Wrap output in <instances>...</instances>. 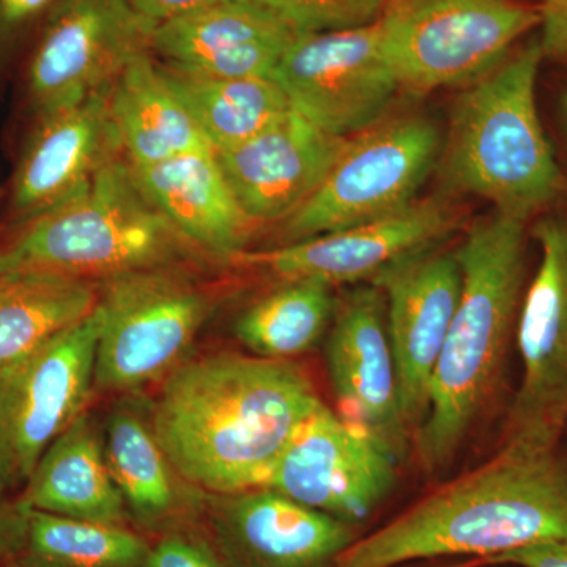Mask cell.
I'll list each match as a JSON object with an SVG mask.
<instances>
[{
	"label": "cell",
	"instance_id": "9",
	"mask_svg": "<svg viewBox=\"0 0 567 567\" xmlns=\"http://www.w3.org/2000/svg\"><path fill=\"white\" fill-rule=\"evenodd\" d=\"M99 308L0 371V486H24L93 391Z\"/></svg>",
	"mask_w": 567,
	"mask_h": 567
},
{
	"label": "cell",
	"instance_id": "3",
	"mask_svg": "<svg viewBox=\"0 0 567 567\" xmlns=\"http://www.w3.org/2000/svg\"><path fill=\"white\" fill-rule=\"evenodd\" d=\"M527 224L494 210L454 249L461 298L413 439L425 473L450 466L496 393L524 297Z\"/></svg>",
	"mask_w": 567,
	"mask_h": 567
},
{
	"label": "cell",
	"instance_id": "14",
	"mask_svg": "<svg viewBox=\"0 0 567 567\" xmlns=\"http://www.w3.org/2000/svg\"><path fill=\"white\" fill-rule=\"evenodd\" d=\"M324 360L341 406L339 415L402 464L412 450L413 434L402 413L385 298L374 284L353 286L338 301Z\"/></svg>",
	"mask_w": 567,
	"mask_h": 567
},
{
	"label": "cell",
	"instance_id": "16",
	"mask_svg": "<svg viewBox=\"0 0 567 567\" xmlns=\"http://www.w3.org/2000/svg\"><path fill=\"white\" fill-rule=\"evenodd\" d=\"M371 284L385 298L402 413L415 439L427 412L432 377L461 298V265L456 252L435 246L391 265Z\"/></svg>",
	"mask_w": 567,
	"mask_h": 567
},
{
	"label": "cell",
	"instance_id": "18",
	"mask_svg": "<svg viewBox=\"0 0 567 567\" xmlns=\"http://www.w3.org/2000/svg\"><path fill=\"white\" fill-rule=\"evenodd\" d=\"M347 141L292 111L267 132L216 156L246 218L254 226L281 224L315 196Z\"/></svg>",
	"mask_w": 567,
	"mask_h": 567
},
{
	"label": "cell",
	"instance_id": "7",
	"mask_svg": "<svg viewBox=\"0 0 567 567\" xmlns=\"http://www.w3.org/2000/svg\"><path fill=\"white\" fill-rule=\"evenodd\" d=\"M379 22L401 89L427 93L494 70L540 11L518 0H390Z\"/></svg>",
	"mask_w": 567,
	"mask_h": 567
},
{
	"label": "cell",
	"instance_id": "10",
	"mask_svg": "<svg viewBox=\"0 0 567 567\" xmlns=\"http://www.w3.org/2000/svg\"><path fill=\"white\" fill-rule=\"evenodd\" d=\"M533 237L540 259L518 308L522 380L502 445L548 451L567 427V216H544Z\"/></svg>",
	"mask_w": 567,
	"mask_h": 567
},
{
	"label": "cell",
	"instance_id": "22",
	"mask_svg": "<svg viewBox=\"0 0 567 567\" xmlns=\"http://www.w3.org/2000/svg\"><path fill=\"white\" fill-rule=\"evenodd\" d=\"M17 506L78 520L122 524L126 505L87 413L48 447L22 486Z\"/></svg>",
	"mask_w": 567,
	"mask_h": 567
},
{
	"label": "cell",
	"instance_id": "27",
	"mask_svg": "<svg viewBox=\"0 0 567 567\" xmlns=\"http://www.w3.org/2000/svg\"><path fill=\"white\" fill-rule=\"evenodd\" d=\"M111 475L126 506L137 516L159 518L177 505V473L153 432L151 417L133 405L111 413L104 439Z\"/></svg>",
	"mask_w": 567,
	"mask_h": 567
},
{
	"label": "cell",
	"instance_id": "37",
	"mask_svg": "<svg viewBox=\"0 0 567 567\" xmlns=\"http://www.w3.org/2000/svg\"><path fill=\"white\" fill-rule=\"evenodd\" d=\"M24 567H54V566H41V565H35V563H31V565L24 566Z\"/></svg>",
	"mask_w": 567,
	"mask_h": 567
},
{
	"label": "cell",
	"instance_id": "24",
	"mask_svg": "<svg viewBox=\"0 0 567 567\" xmlns=\"http://www.w3.org/2000/svg\"><path fill=\"white\" fill-rule=\"evenodd\" d=\"M99 282L40 270L0 271V371L91 315Z\"/></svg>",
	"mask_w": 567,
	"mask_h": 567
},
{
	"label": "cell",
	"instance_id": "34",
	"mask_svg": "<svg viewBox=\"0 0 567 567\" xmlns=\"http://www.w3.org/2000/svg\"><path fill=\"white\" fill-rule=\"evenodd\" d=\"M128 2L145 20L159 25L223 0H128Z\"/></svg>",
	"mask_w": 567,
	"mask_h": 567
},
{
	"label": "cell",
	"instance_id": "25",
	"mask_svg": "<svg viewBox=\"0 0 567 567\" xmlns=\"http://www.w3.org/2000/svg\"><path fill=\"white\" fill-rule=\"evenodd\" d=\"M163 69L215 152L233 151L293 111L274 78L200 76Z\"/></svg>",
	"mask_w": 567,
	"mask_h": 567
},
{
	"label": "cell",
	"instance_id": "21",
	"mask_svg": "<svg viewBox=\"0 0 567 567\" xmlns=\"http://www.w3.org/2000/svg\"><path fill=\"white\" fill-rule=\"evenodd\" d=\"M134 173L148 199L212 260L233 264L246 251L254 224L235 200L213 148L134 167Z\"/></svg>",
	"mask_w": 567,
	"mask_h": 567
},
{
	"label": "cell",
	"instance_id": "11",
	"mask_svg": "<svg viewBox=\"0 0 567 567\" xmlns=\"http://www.w3.org/2000/svg\"><path fill=\"white\" fill-rule=\"evenodd\" d=\"M274 80L297 114L344 140L382 121L401 91L383 51L379 21L301 33L282 55Z\"/></svg>",
	"mask_w": 567,
	"mask_h": 567
},
{
	"label": "cell",
	"instance_id": "38",
	"mask_svg": "<svg viewBox=\"0 0 567 567\" xmlns=\"http://www.w3.org/2000/svg\"><path fill=\"white\" fill-rule=\"evenodd\" d=\"M461 567H475V566H473V565H468V566H461Z\"/></svg>",
	"mask_w": 567,
	"mask_h": 567
},
{
	"label": "cell",
	"instance_id": "15",
	"mask_svg": "<svg viewBox=\"0 0 567 567\" xmlns=\"http://www.w3.org/2000/svg\"><path fill=\"white\" fill-rule=\"evenodd\" d=\"M457 216L439 197L374 221L358 224L264 251L238 254L234 265L257 268L282 281L312 279L331 287L371 284L385 268L440 246L456 227Z\"/></svg>",
	"mask_w": 567,
	"mask_h": 567
},
{
	"label": "cell",
	"instance_id": "2",
	"mask_svg": "<svg viewBox=\"0 0 567 567\" xmlns=\"http://www.w3.org/2000/svg\"><path fill=\"white\" fill-rule=\"evenodd\" d=\"M567 537V464L557 450L502 445L382 528L354 539L334 567H398L440 557L486 561Z\"/></svg>",
	"mask_w": 567,
	"mask_h": 567
},
{
	"label": "cell",
	"instance_id": "17",
	"mask_svg": "<svg viewBox=\"0 0 567 567\" xmlns=\"http://www.w3.org/2000/svg\"><path fill=\"white\" fill-rule=\"evenodd\" d=\"M300 29L257 0H223L156 25L152 54L167 69L215 78H274Z\"/></svg>",
	"mask_w": 567,
	"mask_h": 567
},
{
	"label": "cell",
	"instance_id": "36",
	"mask_svg": "<svg viewBox=\"0 0 567 567\" xmlns=\"http://www.w3.org/2000/svg\"><path fill=\"white\" fill-rule=\"evenodd\" d=\"M559 114H561L563 128H565L567 137V89L559 99Z\"/></svg>",
	"mask_w": 567,
	"mask_h": 567
},
{
	"label": "cell",
	"instance_id": "39",
	"mask_svg": "<svg viewBox=\"0 0 567 567\" xmlns=\"http://www.w3.org/2000/svg\"><path fill=\"white\" fill-rule=\"evenodd\" d=\"M540 2H543V3H544V2H547V0H540Z\"/></svg>",
	"mask_w": 567,
	"mask_h": 567
},
{
	"label": "cell",
	"instance_id": "32",
	"mask_svg": "<svg viewBox=\"0 0 567 567\" xmlns=\"http://www.w3.org/2000/svg\"><path fill=\"white\" fill-rule=\"evenodd\" d=\"M59 0H0V44L10 43L29 25L47 18Z\"/></svg>",
	"mask_w": 567,
	"mask_h": 567
},
{
	"label": "cell",
	"instance_id": "23",
	"mask_svg": "<svg viewBox=\"0 0 567 567\" xmlns=\"http://www.w3.org/2000/svg\"><path fill=\"white\" fill-rule=\"evenodd\" d=\"M110 111L134 167L212 148L152 52L137 55L112 84Z\"/></svg>",
	"mask_w": 567,
	"mask_h": 567
},
{
	"label": "cell",
	"instance_id": "29",
	"mask_svg": "<svg viewBox=\"0 0 567 567\" xmlns=\"http://www.w3.org/2000/svg\"><path fill=\"white\" fill-rule=\"evenodd\" d=\"M301 32L344 31L382 18L390 0H257Z\"/></svg>",
	"mask_w": 567,
	"mask_h": 567
},
{
	"label": "cell",
	"instance_id": "6",
	"mask_svg": "<svg viewBox=\"0 0 567 567\" xmlns=\"http://www.w3.org/2000/svg\"><path fill=\"white\" fill-rule=\"evenodd\" d=\"M93 390L133 391L166 379L215 308L189 268H156L99 282Z\"/></svg>",
	"mask_w": 567,
	"mask_h": 567
},
{
	"label": "cell",
	"instance_id": "12",
	"mask_svg": "<svg viewBox=\"0 0 567 567\" xmlns=\"http://www.w3.org/2000/svg\"><path fill=\"white\" fill-rule=\"evenodd\" d=\"M44 20L28 66L35 115L110 91L137 55L152 52L156 29L128 0H59Z\"/></svg>",
	"mask_w": 567,
	"mask_h": 567
},
{
	"label": "cell",
	"instance_id": "28",
	"mask_svg": "<svg viewBox=\"0 0 567 567\" xmlns=\"http://www.w3.org/2000/svg\"><path fill=\"white\" fill-rule=\"evenodd\" d=\"M21 511V509H20ZM31 563L54 567H142L148 547L121 525L21 511Z\"/></svg>",
	"mask_w": 567,
	"mask_h": 567
},
{
	"label": "cell",
	"instance_id": "30",
	"mask_svg": "<svg viewBox=\"0 0 567 567\" xmlns=\"http://www.w3.org/2000/svg\"><path fill=\"white\" fill-rule=\"evenodd\" d=\"M142 567H223L218 558L203 544L188 537L173 535L164 537L155 547L148 548Z\"/></svg>",
	"mask_w": 567,
	"mask_h": 567
},
{
	"label": "cell",
	"instance_id": "13",
	"mask_svg": "<svg viewBox=\"0 0 567 567\" xmlns=\"http://www.w3.org/2000/svg\"><path fill=\"white\" fill-rule=\"evenodd\" d=\"M398 465L323 402L295 431L262 487L354 525L393 491Z\"/></svg>",
	"mask_w": 567,
	"mask_h": 567
},
{
	"label": "cell",
	"instance_id": "31",
	"mask_svg": "<svg viewBox=\"0 0 567 567\" xmlns=\"http://www.w3.org/2000/svg\"><path fill=\"white\" fill-rule=\"evenodd\" d=\"M475 567L507 565L516 567H567V537L517 548L486 561L470 563Z\"/></svg>",
	"mask_w": 567,
	"mask_h": 567
},
{
	"label": "cell",
	"instance_id": "35",
	"mask_svg": "<svg viewBox=\"0 0 567 567\" xmlns=\"http://www.w3.org/2000/svg\"><path fill=\"white\" fill-rule=\"evenodd\" d=\"M6 488L0 486V558L14 546H22V513L20 507H10L3 502Z\"/></svg>",
	"mask_w": 567,
	"mask_h": 567
},
{
	"label": "cell",
	"instance_id": "33",
	"mask_svg": "<svg viewBox=\"0 0 567 567\" xmlns=\"http://www.w3.org/2000/svg\"><path fill=\"white\" fill-rule=\"evenodd\" d=\"M539 11V44L544 59L567 62V0H547Z\"/></svg>",
	"mask_w": 567,
	"mask_h": 567
},
{
	"label": "cell",
	"instance_id": "1",
	"mask_svg": "<svg viewBox=\"0 0 567 567\" xmlns=\"http://www.w3.org/2000/svg\"><path fill=\"white\" fill-rule=\"evenodd\" d=\"M320 402L311 377L293 361L224 352L177 365L164 379L151 423L178 477L229 495L264 486Z\"/></svg>",
	"mask_w": 567,
	"mask_h": 567
},
{
	"label": "cell",
	"instance_id": "20",
	"mask_svg": "<svg viewBox=\"0 0 567 567\" xmlns=\"http://www.w3.org/2000/svg\"><path fill=\"white\" fill-rule=\"evenodd\" d=\"M213 522L234 567H334L357 539L353 525L268 487L218 495Z\"/></svg>",
	"mask_w": 567,
	"mask_h": 567
},
{
	"label": "cell",
	"instance_id": "26",
	"mask_svg": "<svg viewBox=\"0 0 567 567\" xmlns=\"http://www.w3.org/2000/svg\"><path fill=\"white\" fill-rule=\"evenodd\" d=\"M333 290L312 279L282 281L241 312L235 334L256 357L292 360L330 330L338 308Z\"/></svg>",
	"mask_w": 567,
	"mask_h": 567
},
{
	"label": "cell",
	"instance_id": "4",
	"mask_svg": "<svg viewBox=\"0 0 567 567\" xmlns=\"http://www.w3.org/2000/svg\"><path fill=\"white\" fill-rule=\"evenodd\" d=\"M539 39L472 82L458 96L440 151L446 192L481 197L528 221L566 189L536 103Z\"/></svg>",
	"mask_w": 567,
	"mask_h": 567
},
{
	"label": "cell",
	"instance_id": "8",
	"mask_svg": "<svg viewBox=\"0 0 567 567\" xmlns=\"http://www.w3.org/2000/svg\"><path fill=\"white\" fill-rule=\"evenodd\" d=\"M442 141L423 115L380 121L349 137L315 196L281 223L282 245L374 221L415 203Z\"/></svg>",
	"mask_w": 567,
	"mask_h": 567
},
{
	"label": "cell",
	"instance_id": "19",
	"mask_svg": "<svg viewBox=\"0 0 567 567\" xmlns=\"http://www.w3.org/2000/svg\"><path fill=\"white\" fill-rule=\"evenodd\" d=\"M110 92L37 115L11 185V215L18 226L69 199L107 159L123 153Z\"/></svg>",
	"mask_w": 567,
	"mask_h": 567
},
{
	"label": "cell",
	"instance_id": "5",
	"mask_svg": "<svg viewBox=\"0 0 567 567\" xmlns=\"http://www.w3.org/2000/svg\"><path fill=\"white\" fill-rule=\"evenodd\" d=\"M205 260L212 259L148 199L123 153L69 199L18 226L0 248V271H51L95 282Z\"/></svg>",
	"mask_w": 567,
	"mask_h": 567
}]
</instances>
